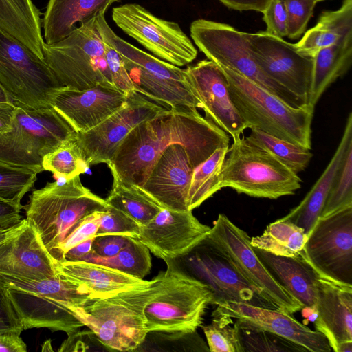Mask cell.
I'll list each match as a JSON object with an SVG mask.
<instances>
[{"mask_svg": "<svg viewBox=\"0 0 352 352\" xmlns=\"http://www.w3.org/2000/svg\"><path fill=\"white\" fill-rule=\"evenodd\" d=\"M166 109L136 91L128 94L125 104L114 113L93 129L77 133L76 142L87 166L108 164L133 128Z\"/></svg>", "mask_w": 352, "mask_h": 352, "instance_id": "obj_17", "label": "cell"}, {"mask_svg": "<svg viewBox=\"0 0 352 352\" xmlns=\"http://www.w3.org/2000/svg\"><path fill=\"white\" fill-rule=\"evenodd\" d=\"M350 206H352V141L345 151L320 217L330 215Z\"/></svg>", "mask_w": 352, "mask_h": 352, "instance_id": "obj_41", "label": "cell"}, {"mask_svg": "<svg viewBox=\"0 0 352 352\" xmlns=\"http://www.w3.org/2000/svg\"><path fill=\"white\" fill-rule=\"evenodd\" d=\"M352 35V0H343L335 10H324L316 24L294 43L300 54L313 58L322 48L334 45Z\"/></svg>", "mask_w": 352, "mask_h": 352, "instance_id": "obj_30", "label": "cell"}, {"mask_svg": "<svg viewBox=\"0 0 352 352\" xmlns=\"http://www.w3.org/2000/svg\"><path fill=\"white\" fill-rule=\"evenodd\" d=\"M87 166L76 140L62 144L43 160V170L52 172L56 179H70L84 173Z\"/></svg>", "mask_w": 352, "mask_h": 352, "instance_id": "obj_39", "label": "cell"}, {"mask_svg": "<svg viewBox=\"0 0 352 352\" xmlns=\"http://www.w3.org/2000/svg\"><path fill=\"white\" fill-rule=\"evenodd\" d=\"M0 282L6 287L24 330L46 327L69 336L84 326L73 310L89 302L90 296L58 273L40 281L0 274Z\"/></svg>", "mask_w": 352, "mask_h": 352, "instance_id": "obj_3", "label": "cell"}, {"mask_svg": "<svg viewBox=\"0 0 352 352\" xmlns=\"http://www.w3.org/2000/svg\"><path fill=\"white\" fill-rule=\"evenodd\" d=\"M250 130L247 137L250 141L270 153L294 173L298 174L309 164L313 156L310 150L256 128H251Z\"/></svg>", "mask_w": 352, "mask_h": 352, "instance_id": "obj_38", "label": "cell"}, {"mask_svg": "<svg viewBox=\"0 0 352 352\" xmlns=\"http://www.w3.org/2000/svg\"><path fill=\"white\" fill-rule=\"evenodd\" d=\"M109 206L124 212L141 226L151 221L163 208L142 188L113 182L105 199Z\"/></svg>", "mask_w": 352, "mask_h": 352, "instance_id": "obj_34", "label": "cell"}, {"mask_svg": "<svg viewBox=\"0 0 352 352\" xmlns=\"http://www.w3.org/2000/svg\"><path fill=\"white\" fill-rule=\"evenodd\" d=\"M109 206L105 199L85 187L77 175L33 190L24 209L26 220L36 229L52 258L62 242L87 216Z\"/></svg>", "mask_w": 352, "mask_h": 352, "instance_id": "obj_6", "label": "cell"}, {"mask_svg": "<svg viewBox=\"0 0 352 352\" xmlns=\"http://www.w3.org/2000/svg\"><path fill=\"white\" fill-rule=\"evenodd\" d=\"M229 146L216 150L193 169L188 195V210L192 211L221 189L220 174Z\"/></svg>", "mask_w": 352, "mask_h": 352, "instance_id": "obj_35", "label": "cell"}, {"mask_svg": "<svg viewBox=\"0 0 352 352\" xmlns=\"http://www.w3.org/2000/svg\"><path fill=\"white\" fill-rule=\"evenodd\" d=\"M226 7L237 10L263 12L271 0H218Z\"/></svg>", "mask_w": 352, "mask_h": 352, "instance_id": "obj_52", "label": "cell"}, {"mask_svg": "<svg viewBox=\"0 0 352 352\" xmlns=\"http://www.w3.org/2000/svg\"><path fill=\"white\" fill-rule=\"evenodd\" d=\"M160 272L154 292L144 309L149 333L182 337L202 324L208 306L212 303L210 287L190 274L178 259H168Z\"/></svg>", "mask_w": 352, "mask_h": 352, "instance_id": "obj_2", "label": "cell"}, {"mask_svg": "<svg viewBox=\"0 0 352 352\" xmlns=\"http://www.w3.org/2000/svg\"><path fill=\"white\" fill-rule=\"evenodd\" d=\"M22 327L0 320V351L25 352L27 346L21 337Z\"/></svg>", "mask_w": 352, "mask_h": 352, "instance_id": "obj_49", "label": "cell"}, {"mask_svg": "<svg viewBox=\"0 0 352 352\" xmlns=\"http://www.w3.org/2000/svg\"><path fill=\"white\" fill-rule=\"evenodd\" d=\"M0 320L12 326L23 328L21 320L8 296L7 289L1 282H0Z\"/></svg>", "mask_w": 352, "mask_h": 352, "instance_id": "obj_51", "label": "cell"}, {"mask_svg": "<svg viewBox=\"0 0 352 352\" xmlns=\"http://www.w3.org/2000/svg\"><path fill=\"white\" fill-rule=\"evenodd\" d=\"M94 238L88 239L69 249L65 254L62 262L81 261L91 252Z\"/></svg>", "mask_w": 352, "mask_h": 352, "instance_id": "obj_53", "label": "cell"}, {"mask_svg": "<svg viewBox=\"0 0 352 352\" xmlns=\"http://www.w3.org/2000/svg\"><path fill=\"white\" fill-rule=\"evenodd\" d=\"M141 226L124 212L109 206L100 213L96 236L115 234L138 239Z\"/></svg>", "mask_w": 352, "mask_h": 352, "instance_id": "obj_43", "label": "cell"}, {"mask_svg": "<svg viewBox=\"0 0 352 352\" xmlns=\"http://www.w3.org/2000/svg\"><path fill=\"white\" fill-rule=\"evenodd\" d=\"M123 60V59H122ZM135 91L152 101L166 107H189L201 108L187 83L166 78L148 73L124 60Z\"/></svg>", "mask_w": 352, "mask_h": 352, "instance_id": "obj_31", "label": "cell"}, {"mask_svg": "<svg viewBox=\"0 0 352 352\" xmlns=\"http://www.w3.org/2000/svg\"><path fill=\"white\" fill-rule=\"evenodd\" d=\"M335 352H352V341L343 342L339 344Z\"/></svg>", "mask_w": 352, "mask_h": 352, "instance_id": "obj_56", "label": "cell"}, {"mask_svg": "<svg viewBox=\"0 0 352 352\" xmlns=\"http://www.w3.org/2000/svg\"><path fill=\"white\" fill-rule=\"evenodd\" d=\"M300 256L319 277L352 285V206L320 217Z\"/></svg>", "mask_w": 352, "mask_h": 352, "instance_id": "obj_13", "label": "cell"}, {"mask_svg": "<svg viewBox=\"0 0 352 352\" xmlns=\"http://www.w3.org/2000/svg\"><path fill=\"white\" fill-rule=\"evenodd\" d=\"M262 13L265 32L280 38L287 36V14L283 0H271Z\"/></svg>", "mask_w": 352, "mask_h": 352, "instance_id": "obj_47", "label": "cell"}, {"mask_svg": "<svg viewBox=\"0 0 352 352\" xmlns=\"http://www.w3.org/2000/svg\"><path fill=\"white\" fill-rule=\"evenodd\" d=\"M219 67L226 78L231 99L248 129L256 128L311 150L314 107L291 106L233 69Z\"/></svg>", "mask_w": 352, "mask_h": 352, "instance_id": "obj_4", "label": "cell"}, {"mask_svg": "<svg viewBox=\"0 0 352 352\" xmlns=\"http://www.w3.org/2000/svg\"><path fill=\"white\" fill-rule=\"evenodd\" d=\"M194 168L185 148L170 144L153 166L142 188L163 208L188 210V195Z\"/></svg>", "mask_w": 352, "mask_h": 352, "instance_id": "obj_22", "label": "cell"}, {"mask_svg": "<svg viewBox=\"0 0 352 352\" xmlns=\"http://www.w3.org/2000/svg\"><path fill=\"white\" fill-rule=\"evenodd\" d=\"M234 326L236 329L241 352L308 351L305 347L247 320L236 319Z\"/></svg>", "mask_w": 352, "mask_h": 352, "instance_id": "obj_37", "label": "cell"}, {"mask_svg": "<svg viewBox=\"0 0 352 352\" xmlns=\"http://www.w3.org/2000/svg\"><path fill=\"white\" fill-rule=\"evenodd\" d=\"M190 30L194 43L208 60L233 69L291 106L306 105L262 70L248 50L243 32L203 19L192 21Z\"/></svg>", "mask_w": 352, "mask_h": 352, "instance_id": "obj_11", "label": "cell"}, {"mask_svg": "<svg viewBox=\"0 0 352 352\" xmlns=\"http://www.w3.org/2000/svg\"><path fill=\"white\" fill-rule=\"evenodd\" d=\"M326 1V0H314V1L317 3L318 2H321V1Z\"/></svg>", "mask_w": 352, "mask_h": 352, "instance_id": "obj_58", "label": "cell"}, {"mask_svg": "<svg viewBox=\"0 0 352 352\" xmlns=\"http://www.w3.org/2000/svg\"><path fill=\"white\" fill-rule=\"evenodd\" d=\"M186 81L206 118L236 140L248 126L230 96L226 78L215 63L201 60L184 69Z\"/></svg>", "mask_w": 352, "mask_h": 352, "instance_id": "obj_19", "label": "cell"}, {"mask_svg": "<svg viewBox=\"0 0 352 352\" xmlns=\"http://www.w3.org/2000/svg\"><path fill=\"white\" fill-rule=\"evenodd\" d=\"M253 249L271 275L291 296L303 307L314 308L319 276L301 256H277Z\"/></svg>", "mask_w": 352, "mask_h": 352, "instance_id": "obj_26", "label": "cell"}, {"mask_svg": "<svg viewBox=\"0 0 352 352\" xmlns=\"http://www.w3.org/2000/svg\"><path fill=\"white\" fill-rule=\"evenodd\" d=\"M307 237L303 228L281 218L269 224L261 235L251 238L250 243L274 255L297 256Z\"/></svg>", "mask_w": 352, "mask_h": 352, "instance_id": "obj_33", "label": "cell"}, {"mask_svg": "<svg viewBox=\"0 0 352 352\" xmlns=\"http://www.w3.org/2000/svg\"><path fill=\"white\" fill-rule=\"evenodd\" d=\"M21 222L15 227L10 228L8 229L0 230V243L3 242L4 240H6L7 238L10 236L13 233H14L19 228Z\"/></svg>", "mask_w": 352, "mask_h": 352, "instance_id": "obj_55", "label": "cell"}, {"mask_svg": "<svg viewBox=\"0 0 352 352\" xmlns=\"http://www.w3.org/2000/svg\"><path fill=\"white\" fill-rule=\"evenodd\" d=\"M104 40V39H103ZM105 43V57L113 85L126 94L135 91L134 84L124 66L120 54L108 43Z\"/></svg>", "mask_w": 352, "mask_h": 352, "instance_id": "obj_46", "label": "cell"}, {"mask_svg": "<svg viewBox=\"0 0 352 352\" xmlns=\"http://www.w3.org/2000/svg\"><path fill=\"white\" fill-rule=\"evenodd\" d=\"M302 180L270 153L241 136L233 140L224 159L221 188L256 198L276 199L292 195Z\"/></svg>", "mask_w": 352, "mask_h": 352, "instance_id": "obj_7", "label": "cell"}, {"mask_svg": "<svg viewBox=\"0 0 352 352\" xmlns=\"http://www.w3.org/2000/svg\"><path fill=\"white\" fill-rule=\"evenodd\" d=\"M112 19L124 32L164 61L182 67L197 56L193 43L178 23L158 18L139 4L114 8Z\"/></svg>", "mask_w": 352, "mask_h": 352, "instance_id": "obj_14", "label": "cell"}, {"mask_svg": "<svg viewBox=\"0 0 352 352\" xmlns=\"http://www.w3.org/2000/svg\"><path fill=\"white\" fill-rule=\"evenodd\" d=\"M0 85L14 103L32 109L52 107L60 89L45 60L1 29Z\"/></svg>", "mask_w": 352, "mask_h": 352, "instance_id": "obj_10", "label": "cell"}, {"mask_svg": "<svg viewBox=\"0 0 352 352\" xmlns=\"http://www.w3.org/2000/svg\"><path fill=\"white\" fill-rule=\"evenodd\" d=\"M287 14V35L299 38L305 32L316 3L314 0H283Z\"/></svg>", "mask_w": 352, "mask_h": 352, "instance_id": "obj_44", "label": "cell"}, {"mask_svg": "<svg viewBox=\"0 0 352 352\" xmlns=\"http://www.w3.org/2000/svg\"><path fill=\"white\" fill-rule=\"evenodd\" d=\"M57 273L89 294L91 300L146 284L138 278L102 264L86 261H63L54 265Z\"/></svg>", "mask_w": 352, "mask_h": 352, "instance_id": "obj_25", "label": "cell"}, {"mask_svg": "<svg viewBox=\"0 0 352 352\" xmlns=\"http://www.w3.org/2000/svg\"><path fill=\"white\" fill-rule=\"evenodd\" d=\"M23 205H16L0 199V230L8 229L19 225L22 218L20 212Z\"/></svg>", "mask_w": 352, "mask_h": 352, "instance_id": "obj_50", "label": "cell"}, {"mask_svg": "<svg viewBox=\"0 0 352 352\" xmlns=\"http://www.w3.org/2000/svg\"><path fill=\"white\" fill-rule=\"evenodd\" d=\"M313 71L307 104L315 107L324 91L344 76L352 63V35L322 48L313 57Z\"/></svg>", "mask_w": 352, "mask_h": 352, "instance_id": "obj_32", "label": "cell"}, {"mask_svg": "<svg viewBox=\"0 0 352 352\" xmlns=\"http://www.w3.org/2000/svg\"><path fill=\"white\" fill-rule=\"evenodd\" d=\"M15 104L11 128L0 133V162L41 173L45 156L65 142L76 140L77 133L53 107Z\"/></svg>", "mask_w": 352, "mask_h": 352, "instance_id": "obj_8", "label": "cell"}, {"mask_svg": "<svg viewBox=\"0 0 352 352\" xmlns=\"http://www.w3.org/2000/svg\"><path fill=\"white\" fill-rule=\"evenodd\" d=\"M352 141V113H349L340 143L326 168L301 202L282 217L304 229L307 236L320 217L333 179L349 143Z\"/></svg>", "mask_w": 352, "mask_h": 352, "instance_id": "obj_28", "label": "cell"}, {"mask_svg": "<svg viewBox=\"0 0 352 352\" xmlns=\"http://www.w3.org/2000/svg\"><path fill=\"white\" fill-rule=\"evenodd\" d=\"M314 307L316 331L324 335L332 351L352 341V285L319 277Z\"/></svg>", "mask_w": 352, "mask_h": 352, "instance_id": "obj_24", "label": "cell"}, {"mask_svg": "<svg viewBox=\"0 0 352 352\" xmlns=\"http://www.w3.org/2000/svg\"><path fill=\"white\" fill-rule=\"evenodd\" d=\"M102 211H95L87 216L65 238L52 258L54 265L63 261L65 254L69 249L88 239L96 236Z\"/></svg>", "mask_w": 352, "mask_h": 352, "instance_id": "obj_45", "label": "cell"}, {"mask_svg": "<svg viewBox=\"0 0 352 352\" xmlns=\"http://www.w3.org/2000/svg\"><path fill=\"white\" fill-rule=\"evenodd\" d=\"M157 281L156 276L146 284L91 300L73 312L107 349L135 351L148 334L144 309Z\"/></svg>", "mask_w": 352, "mask_h": 352, "instance_id": "obj_5", "label": "cell"}, {"mask_svg": "<svg viewBox=\"0 0 352 352\" xmlns=\"http://www.w3.org/2000/svg\"><path fill=\"white\" fill-rule=\"evenodd\" d=\"M16 109L14 102H0V133L11 128Z\"/></svg>", "mask_w": 352, "mask_h": 352, "instance_id": "obj_54", "label": "cell"}, {"mask_svg": "<svg viewBox=\"0 0 352 352\" xmlns=\"http://www.w3.org/2000/svg\"><path fill=\"white\" fill-rule=\"evenodd\" d=\"M232 318L223 316H212L209 325L200 326L207 339L211 352H241L235 327Z\"/></svg>", "mask_w": 352, "mask_h": 352, "instance_id": "obj_42", "label": "cell"}, {"mask_svg": "<svg viewBox=\"0 0 352 352\" xmlns=\"http://www.w3.org/2000/svg\"><path fill=\"white\" fill-rule=\"evenodd\" d=\"M223 316L242 319L287 338L310 352H330L331 347L324 334L296 320L291 314L275 309L258 307L245 303L217 305L212 316Z\"/></svg>", "mask_w": 352, "mask_h": 352, "instance_id": "obj_23", "label": "cell"}, {"mask_svg": "<svg viewBox=\"0 0 352 352\" xmlns=\"http://www.w3.org/2000/svg\"><path fill=\"white\" fill-rule=\"evenodd\" d=\"M43 52L60 88L83 90L99 84L113 85L96 18L55 43L43 42Z\"/></svg>", "mask_w": 352, "mask_h": 352, "instance_id": "obj_9", "label": "cell"}, {"mask_svg": "<svg viewBox=\"0 0 352 352\" xmlns=\"http://www.w3.org/2000/svg\"><path fill=\"white\" fill-rule=\"evenodd\" d=\"M210 229L190 210L163 208L147 224L141 226L138 239L150 252L163 261L179 259L205 239Z\"/></svg>", "mask_w": 352, "mask_h": 352, "instance_id": "obj_18", "label": "cell"}, {"mask_svg": "<svg viewBox=\"0 0 352 352\" xmlns=\"http://www.w3.org/2000/svg\"><path fill=\"white\" fill-rule=\"evenodd\" d=\"M206 239L220 249L241 273L253 285L262 290L279 310L292 314L303 308L268 272L254 252L249 235L227 216L219 214Z\"/></svg>", "mask_w": 352, "mask_h": 352, "instance_id": "obj_15", "label": "cell"}, {"mask_svg": "<svg viewBox=\"0 0 352 352\" xmlns=\"http://www.w3.org/2000/svg\"><path fill=\"white\" fill-rule=\"evenodd\" d=\"M182 259V267L207 285L213 294L212 305L245 303L278 309L261 289L253 285L230 258L206 238ZM279 310V309H278Z\"/></svg>", "mask_w": 352, "mask_h": 352, "instance_id": "obj_12", "label": "cell"}, {"mask_svg": "<svg viewBox=\"0 0 352 352\" xmlns=\"http://www.w3.org/2000/svg\"><path fill=\"white\" fill-rule=\"evenodd\" d=\"M247 46L262 70L274 81L308 104L313 58L298 52L294 43L265 31L243 32Z\"/></svg>", "mask_w": 352, "mask_h": 352, "instance_id": "obj_16", "label": "cell"}, {"mask_svg": "<svg viewBox=\"0 0 352 352\" xmlns=\"http://www.w3.org/2000/svg\"><path fill=\"white\" fill-rule=\"evenodd\" d=\"M0 102H13L0 85Z\"/></svg>", "mask_w": 352, "mask_h": 352, "instance_id": "obj_57", "label": "cell"}, {"mask_svg": "<svg viewBox=\"0 0 352 352\" xmlns=\"http://www.w3.org/2000/svg\"><path fill=\"white\" fill-rule=\"evenodd\" d=\"M120 0H48L42 19L44 42L51 45L67 36L78 26L89 22Z\"/></svg>", "mask_w": 352, "mask_h": 352, "instance_id": "obj_27", "label": "cell"}, {"mask_svg": "<svg viewBox=\"0 0 352 352\" xmlns=\"http://www.w3.org/2000/svg\"><path fill=\"white\" fill-rule=\"evenodd\" d=\"M38 170L0 162V199L22 205L24 195L34 186Z\"/></svg>", "mask_w": 352, "mask_h": 352, "instance_id": "obj_40", "label": "cell"}, {"mask_svg": "<svg viewBox=\"0 0 352 352\" xmlns=\"http://www.w3.org/2000/svg\"><path fill=\"white\" fill-rule=\"evenodd\" d=\"M81 261L102 264L140 279L150 273L152 266L149 250L136 238H130L114 256L100 257L89 253Z\"/></svg>", "mask_w": 352, "mask_h": 352, "instance_id": "obj_36", "label": "cell"}, {"mask_svg": "<svg viewBox=\"0 0 352 352\" xmlns=\"http://www.w3.org/2000/svg\"><path fill=\"white\" fill-rule=\"evenodd\" d=\"M127 96L112 85L99 84L83 90L62 87L56 93L52 107L76 133H82L121 108Z\"/></svg>", "mask_w": 352, "mask_h": 352, "instance_id": "obj_20", "label": "cell"}, {"mask_svg": "<svg viewBox=\"0 0 352 352\" xmlns=\"http://www.w3.org/2000/svg\"><path fill=\"white\" fill-rule=\"evenodd\" d=\"M228 134L197 108H170L133 128L108 164L113 182L142 188L157 160L170 144L182 145L195 168L229 146Z\"/></svg>", "mask_w": 352, "mask_h": 352, "instance_id": "obj_1", "label": "cell"}, {"mask_svg": "<svg viewBox=\"0 0 352 352\" xmlns=\"http://www.w3.org/2000/svg\"><path fill=\"white\" fill-rule=\"evenodd\" d=\"M54 261L36 229L26 219L0 243V274L26 281H40L56 274Z\"/></svg>", "mask_w": 352, "mask_h": 352, "instance_id": "obj_21", "label": "cell"}, {"mask_svg": "<svg viewBox=\"0 0 352 352\" xmlns=\"http://www.w3.org/2000/svg\"><path fill=\"white\" fill-rule=\"evenodd\" d=\"M130 238L115 234L96 236L90 253L100 257L114 256L127 244Z\"/></svg>", "mask_w": 352, "mask_h": 352, "instance_id": "obj_48", "label": "cell"}, {"mask_svg": "<svg viewBox=\"0 0 352 352\" xmlns=\"http://www.w3.org/2000/svg\"><path fill=\"white\" fill-rule=\"evenodd\" d=\"M41 15L32 0H0V29L44 60Z\"/></svg>", "mask_w": 352, "mask_h": 352, "instance_id": "obj_29", "label": "cell"}]
</instances>
